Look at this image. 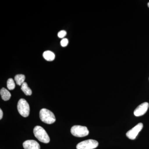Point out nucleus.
I'll list each match as a JSON object with an SVG mask.
<instances>
[{
	"label": "nucleus",
	"mask_w": 149,
	"mask_h": 149,
	"mask_svg": "<svg viewBox=\"0 0 149 149\" xmlns=\"http://www.w3.org/2000/svg\"><path fill=\"white\" fill-rule=\"evenodd\" d=\"M35 137L39 141L45 143H48L50 142V138L46 130L40 126H35L33 130Z\"/></svg>",
	"instance_id": "obj_1"
},
{
	"label": "nucleus",
	"mask_w": 149,
	"mask_h": 149,
	"mask_svg": "<svg viewBox=\"0 0 149 149\" xmlns=\"http://www.w3.org/2000/svg\"><path fill=\"white\" fill-rule=\"evenodd\" d=\"M40 119L42 122L48 124L54 123L56 121V118L53 113L46 109H42L40 112Z\"/></svg>",
	"instance_id": "obj_2"
},
{
	"label": "nucleus",
	"mask_w": 149,
	"mask_h": 149,
	"mask_svg": "<svg viewBox=\"0 0 149 149\" xmlns=\"http://www.w3.org/2000/svg\"><path fill=\"white\" fill-rule=\"evenodd\" d=\"M17 110L19 114L24 117L29 116L30 108L29 104L26 100L21 99L19 100L17 104Z\"/></svg>",
	"instance_id": "obj_3"
},
{
	"label": "nucleus",
	"mask_w": 149,
	"mask_h": 149,
	"mask_svg": "<svg viewBox=\"0 0 149 149\" xmlns=\"http://www.w3.org/2000/svg\"><path fill=\"white\" fill-rule=\"evenodd\" d=\"M71 134L75 137L82 138L88 136L89 131L86 126L75 125L72 126L71 128Z\"/></svg>",
	"instance_id": "obj_4"
},
{
	"label": "nucleus",
	"mask_w": 149,
	"mask_h": 149,
	"mask_svg": "<svg viewBox=\"0 0 149 149\" xmlns=\"http://www.w3.org/2000/svg\"><path fill=\"white\" fill-rule=\"evenodd\" d=\"M99 145V143L95 140H90L82 141L79 143L77 146V149H94L97 148Z\"/></svg>",
	"instance_id": "obj_5"
},
{
	"label": "nucleus",
	"mask_w": 149,
	"mask_h": 149,
	"mask_svg": "<svg viewBox=\"0 0 149 149\" xmlns=\"http://www.w3.org/2000/svg\"><path fill=\"white\" fill-rule=\"evenodd\" d=\"M143 123H139L131 130H129L127 132L126 134V136L130 140H134L136 139L139 132L143 129Z\"/></svg>",
	"instance_id": "obj_6"
},
{
	"label": "nucleus",
	"mask_w": 149,
	"mask_h": 149,
	"mask_svg": "<svg viewBox=\"0 0 149 149\" xmlns=\"http://www.w3.org/2000/svg\"><path fill=\"white\" fill-rule=\"evenodd\" d=\"M149 103L147 102L143 103L136 108L134 111V114L135 116H141L143 115L146 113L148 109Z\"/></svg>",
	"instance_id": "obj_7"
},
{
	"label": "nucleus",
	"mask_w": 149,
	"mask_h": 149,
	"mask_svg": "<svg viewBox=\"0 0 149 149\" xmlns=\"http://www.w3.org/2000/svg\"><path fill=\"white\" fill-rule=\"evenodd\" d=\"M24 149H40L39 144L34 140H27L23 143Z\"/></svg>",
	"instance_id": "obj_8"
},
{
	"label": "nucleus",
	"mask_w": 149,
	"mask_h": 149,
	"mask_svg": "<svg viewBox=\"0 0 149 149\" xmlns=\"http://www.w3.org/2000/svg\"><path fill=\"white\" fill-rule=\"evenodd\" d=\"M0 94L2 99L5 101L9 100L11 96L10 93L5 88H2L1 89Z\"/></svg>",
	"instance_id": "obj_9"
},
{
	"label": "nucleus",
	"mask_w": 149,
	"mask_h": 149,
	"mask_svg": "<svg viewBox=\"0 0 149 149\" xmlns=\"http://www.w3.org/2000/svg\"><path fill=\"white\" fill-rule=\"evenodd\" d=\"M43 57L47 61H52L54 60L55 55L53 52L47 51L44 52L43 54Z\"/></svg>",
	"instance_id": "obj_10"
},
{
	"label": "nucleus",
	"mask_w": 149,
	"mask_h": 149,
	"mask_svg": "<svg viewBox=\"0 0 149 149\" xmlns=\"http://www.w3.org/2000/svg\"><path fill=\"white\" fill-rule=\"evenodd\" d=\"M21 89L22 91L26 95H31L32 94V90L30 89L27 85V83L24 82L21 85Z\"/></svg>",
	"instance_id": "obj_11"
},
{
	"label": "nucleus",
	"mask_w": 149,
	"mask_h": 149,
	"mask_svg": "<svg viewBox=\"0 0 149 149\" xmlns=\"http://www.w3.org/2000/svg\"><path fill=\"white\" fill-rule=\"evenodd\" d=\"M25 77L24 74H18L15 75V80L17 85H22L23 83H24Z\"/></svg>",
	"instance_id": "obj_12"
},
{
	"label": "nucleus",
	"mask_w": 149,
	"mask_h": 149,
	"mask_svg": "<svg viewBox=\"0 0 149 149\" xmlns=\"http://www.w3.org/2000/svg\"><path fill=\"white\" fill-rule=\"evenodd\" d=\"M7 88L9 90H13L15 88V85L14 81L12 78H9L7 83Z\"/></svg>",
	"instance_id": "obj_13"
},
{
	"label": "nucleus",
	"mask_w": 149,
	"mask_h": 149,
	"mask_svg": "<svg viewBox=\"0 0 149 149\" xmlns=\"http://www.w3.org/2000/svg\"><path fill=\"white\" fill-rule=\"evenodd\" d=\"M68 44V40L66 38H63L61 41V45L62 47H66Z\"/></svg>",
	"instance_id": "obj_14"
},
{
	"label": "nucleus",
	"mask_w": 149,
	"mask_h": 149,
	"mask_svg": "<svg viewBox=\"0 0 149 149\" xmlns=\"http://www.w3.org/2000/svg\"><path fill=\"white\" fill-rule=\"evenodd\" d=\"M66 35V31L65 30H61V31H60L58 34V36L60 38H64Z\"/></svg>",
	"instance_id": "obj_15"
},
{
	"label": "nucleus",
	"mask_w": 149,
	"mask_h": 149,
	"mask_svg": "<svg viewBox=\"0 0 149 149\" xmlns=\"http://www.w3.org/2000/svg\"><path fill=\"white\" fill-rule=\"evenodd\" d=\"M3 116V112L2 110L1 109H0V119H1L2 118Z\"/></svg>",
	"instance_id": "obj_16"
},
{
	"label": "nucleus",
	"mask_w": 149,
	"mask_h": 149,
	"mask_svg": "<svg viewBox=\"0 0 149 149\" xmlns=\"http://www.w3.org/2000/svg\"><path fill=\"white\" fill-rule=\"evenodd\" d=\"M148 7L149 8V2L148 3Z\"/></svg>",
	"instance_id": "obj_17"
}]
</instances>
